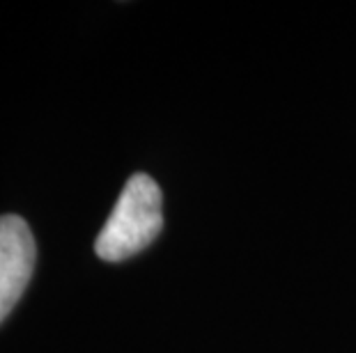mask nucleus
<instances>
[{
    "label": "nucleus",
    "instance_id": "obj_1",
    "mask_svg": "<svg viewBox=\"0 0 356 353\" xmlns=\"http://www.w3.org/2000/svg\"><path fill=\"white\" fill-rule=\"evenodd\" d=\"M163 227L161 189L149 175H131L118 205L95 241L97 257L111 264L124 261L154 241Z\"/></svg>",
    "mask_w": 356,
    "mask_h": 353
},
{
    "label": "nucleus",
    "instance_id": "obj_2",
    "mask_svg": "<svg viewBox=\"0 0 356 353\" xmlns=\"http://www.w3.org/2000/svg\"><path fill=\"white\" fill-rule=\"evenodd\" d=\"M37 259L33 232L21 216H0V324L19 303Z\"/></svg>",
    "mask_w": 356,
    "mask_h": 353
}]
</instances>
